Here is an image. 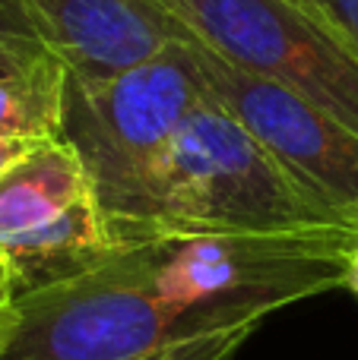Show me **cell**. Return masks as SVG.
Here are the masks:
<instances>
[{
    "label": "cell",
    "instance_id": "3957f363",
    "mask_svg": "<svg viewBox=\"0 0 358 360\" xmlns=\"http://www.w3.org/2000/svg\"><path fill=\"white\" fill-rule=\"evenodd\" d=\"M311 228L355 224L304 190L245 124L216 101H203L178 133L165 165L149 240Z\"/></svg>",
    "mask_w": 358,
    "mask_h": 360
},
{
    "label": "cell",
    "instance_id": "4fadbf2b",
    "mask_svg": "<svg viewBox=\"0 0 358 360\" xmlns=\"http://www.w3.org/2000/svg\"><path fill=\"white\" fill-rule=\"evenodd\" d=\"M35 146H42V143H25V139H4L0 136V177H4L19 158L29 155Z\"/></svg>",
    "mask_w": 358,
    "mask_h": 360
},
{
    "label": "cell",
    "instance_id": "5bb4252c",
    "mask_svg": "<svg viewBox=\"0 0 358 360\" xmlns=\"http://www.w3.org/2000/svg\"><path fill=\"white\" fill-rule=\"evenodd\" d=\"M342 288L358 300V224L352 228V237H349L346 247V285Z\"/></svg>",
    "mask_w": 358,
    "mask_h": 360
},
{
    "label": "cell",
    "instance_id": "ba28073f",
    "mask_svg": "<svg viewBox=\"0 0 358 360\" xmlns=\"http://www.w3.org/2000/svg\"><path fill=\"white\" fill-rule=\"evenodd\" d=\"M29 29L67 73L111 76L162 54L184 25L162 0H16Z\"/></svg>",
    "mask_w": 358,
    "mask_h": 360
},
{
    "label": "cell",
    "instance_id": "9c48e42d",
    "mask_svg": "<svg viewBox=\"0 0 358 360\" xmlns=\"http://www.w3.org/2000/svg\"><path fill=\"white\" fill-rule=\"evenodd\" d=\"M67 67L44 44H0V136L61 139Z\"/></svg>",
    "mask_w": 358,
    "mask_h": 360
},
{
    "label": "cell",
    "instance_id": "8992f818",
    "mask_svg": "<svg viewBox=\"0 0 358 360\" xmlns=\"http://www.w3.org/2000/svg\"><path fill=\"white\" fill-rule=\"evenodd\" d=\"M118 250L80 158L42 143L0 177V262L13 294L73 278Z\"/></svg>",
    "mask_w": 358,
    "mask_h": 360
},
{
    "label": "cell",
    "instance_id": "7a4b0ae2",
    "mask_svg": "<svg viewBox=\"0 0 358 360\" xmlns=\"http://www.w3.org/2000/svg\"><path fill=\"white\" fill-rule=\"evenodd\" d=\"M352 228L190 234L133 243L152 291L197 335L260 323L346 285Z\"/></svg>",
    "mask_w": 358,
    "mask_h": 360
},
{
    "label": "cell",
    "instance_id": "5b68a950",
    "mask_svg": "<svg viewBox=\"0 0 358 360\" xmlns=\"http://www.w3.org/2000/svg\"><path fill=\"white\" fill-rule=\"evenodd\" d=\"M216 57L358 133V51L298 0H162Z\"/></svg>",
    "mask_w": 358,
    "mask_h": 360
},
{
    "label": "cell",
    "instance_id": "9a60e30c",
    "mask_svg": "<svg viewBox=\"0 0 358 360\" xmlns=\"http://www.w3.org/2000/svg\"><path fill=\"white\" fill-rule=\"evenodd\" d=\"M10 297H13V285H10V275H6L4 262H0V316H4V310H6V304H10Z\"/></svg>",
    "mask_w": 358,
    "mask_h": 360
},
{
    "label": "cell",
    "instance_id": "2e32d148",
    "mask_svg": "<svg viewBox=\"0 0 358 360\" xmlns=\"http://www.w3.org/2000/svg\"><path fill=\"white\" fill-rule=\"evenodd\" d=\"M298 4L311 6V10H314V13H321V16H323V19H330V16H327V10H323V0H298Z\"/></svg>",
    "mask_w": 358,
    "mask_h": 360
},
{
    "label": "cell",
    "instance_id": "8fae6325",
    "mask_svg": "<svg viewBox=\"0 0 358 360\" xmlns=\"http://www.w3.org/2000/svg\"><path fill=\"white\" fill-rule=\"evenodd\" d=\"M0 44H42L16 0H0Z\"/></svg>",
    "mask_w": 358,
    "mask_h": 360
},
{
    "label": "cell",
    "instance_id": "277c9868",
    "mask_svg": "<svg viewBox=\"0 0 358 360\" xmlns=\"http://www.w3.org/2000/svg\"><path fill=\"white\" fill-rule=\"evenodd\" d=\"M190 338L200 335L159 300L133 247L13 294L0 316V360H140Z\"/></svg>",
    "mask_w": 358,
    "mask_h": 360
},
{
    "label": "cell",
    "instance_id": "52a82bcc",
    "mask_svg": "<svg viewBox=\"0 0 358 360\" xmlns=\"http://www.w3.org/2000/svg\"><path fill=\"white\" fill-rule=\"evenodd\" d=\"M184 48L209 101L245 124L285 171L342 221L358 224V133L311 101L216 57L194 32Z\"/></svg>",
    "mask_w": 358,
    "mask_h": 360
},
{
    "label": "cell",
    "instance_id": "7c38bea8",
    "mask_svg": "<svg viewBox=\"0 0 358 360\" xmlns=\"http://www.w3.org/2000/svg\"><path fill=\"white\" fill-rule=\"evenodd\" d=\"M330 22L346 35V41L358 51V0H323Z\"/></svg>",
    "mask_w": 358,
    "mask_h": 360
},
{
    "label": "cell",
    "instance_id": "30bf717a",
    "mask_svg": "<svg viewBox=\"0 0 358 360\" xmlns=\"http://www.w3.org/2000/svg\"><path fill=\"white\" fill-rule=\"evenodd\" d=\"M257 326L260 323H245V326H235V329L213 332V335L178 342L171 348H162L156 354L140 357V360H235V354L254 338Z\"/></svg>",
    "mask_w": 358,
    "mask_h": 360
},
{
    "label": "cell",
    "instance_id": "6da1fadb",
    "mask_svg": "<svg viewBox=\"0 0 358 360\" xmlns=\"http://www.w3.org/2000/svg\"><path fill=\"white\" fill-rule=\"evenodd\" d=\"M203 101L206 92L184 35L121 73H67L61 143L80 158L118 247L152 237L165 165L178 133Z\"/></svg>",
    "mask_w": 358,
    "mask_h": 360
}]
</instances>
